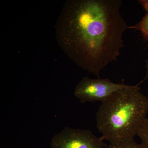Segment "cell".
<instances>
[{
	"mask_svg": "<svg viewBox=\"0 0 148 148\" xmlns=\"http://www.w3.org/2000/svg\"><path fill=\"white\" fill-rule=\"evenodd\" d=\"M121 0L66 2L56 27L59 45L84 70L99 77L116 61L129 28L121 14Z\"/></svg>",
	"mask_w": 148,
	"mask_h": 148,
	"instance_id": "1",
	"label": "cell"
},
{
	"mask_svg": "<svg viewBox=\"0 0 148 148\" xmlns=\"http://www.w3.org/2000/svg\"><path fill=\"white\" fill-rule=\"evenodd\" d=\"M135 87L114 92L101 102L96 114V125L104 140L111 144L134 139L148 112V98Z\"/></svg>",
	"mask_w": 148,
	"mask_h": 148,
	"instance_id": "2",
	"label": "cell"
},
{
	"mask_svg": "<svg viewBox=\"0 0 148 148\" xmlns=\"http://www.w3.org/2000/svg\"><path fill=\"white\" fill-rule=\"evenodd\" d=\"M135 86L123 83H115L107 78L92 79L84 77L77 84L74 95L82 103L97 101L102 102L114 92L133 88Z\"/></svg>",
	"mask_w": 148,
	"mask_h": 148,
	"instance_id": "3",
	"label": "cell"
},
{
	"mask_svg": "<svg viewBox=\"0 0 148 148\" xmlns=\"http://www.w3.org/2000/svg\"><path fill=\"white\" fill-rule=\"evenodd\" d=\"M104 140L90 130L66 127L51 138L50 148H106Z\"/></svg>",
	"mask_w": 148,
	"mask_h": 148,
	"instance_id": "4",
	"label": "cell"
},
{
	"mask_svg": "<svg viewBox=\"0 0 148 148\" xmlns=\"http://www.w3.org/2000/svg\"><path fill=\"white\" fill-rule=\"evenodd\" d=\"M138 1L145 11V14L141 20L135 26L129 27L140 31L144 39L148 41V0H139Z\"/></svg>",
	"mask_w": 148,
	"mask_h": 148,
	"instance_id": "5",
	"label": "cell"
},
{
	"mask_svg": "<svg viewBox=\"0 0 148 148\" xmlns=\"http://www.w3.org/2000/svg\"><path fill=\"white\" fill-rule=\"evenodd\" d=\"M106 148H145L142 144L137 143L132 139L116 144H110Z\"/></svg>",
	"mask_w": 148,
	"mask_h": 148,
	"instance_id": "6",
	"label": "cell"
},
{
	"mask_svg": "<svg viewBox=\"0 0 148 148\" xmlns=\"http://www.w3.org/2000/svg\"><path fill=\"white\" fill-rule=\"evenodd\" d=\"M137 135L141 139V144L145 148H148V118H146Z\"/></svg>",
	"mask_w": 148,
	"mask_h": 148,
	"instance_id": "7",
	"label": "cell"
},
{
	"mask_svg": "<svg viewBox=\"0 0 148 148\" xmlns=\"http://www.w3.org/2000/svg\"><path fill=\"white\" fill-rule=\"evenodd\" d=\"M146 69H147V72H146V76L145 77V79L144 80H148V60L146 61Z\"/></svg>",
	"mask_w": 148,
	"mask_h": 148,
	"instance_id": "8",
	"label": "cell"
}]
</instances>
